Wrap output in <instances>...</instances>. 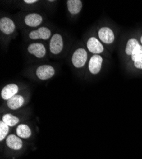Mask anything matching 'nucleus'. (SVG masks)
<instances>
[{
  "mask_svg": "<svg viewBox=\"0 0 142 159\" xmlns=\"http://www.w3.org/2000/svg\"><path fill=\"white\" fill-rule=\"evenodd\" d=\"M14 19L18 28L23 30V32L38 28L46 24L45 16L38 11H22L18 13Z\"/></svg>",
  "mask_w": 142,
  "mask_h": 159,
  "instance_id": "obj_1",
  "label": "nucleus"
},
{
  "mask_svg": "<svg viewBox=\"0 0 142 159\" xmlns=\"http://www.w3.org/2000/svg\"><path fill=\"white\" fill-rule=\"evenodd\" d=\"M91 56L84 43L78 44L72 49L69 57L70 64L72 69L79 76H83L85 75Z\"/></svg>",
  "mask_w": 142,
  "mask_h": 159,
  "instance_id": "obj_2",
  "label": "nucleus"
},
{
  "mask_svg": "<svg viewBox=\"0 0 142 159\" xmlns=\"http://www.w3.org/2000/svg\"><path fill=\"white\" fill-rule=\"evenodd\" d=\"M18 25L14 19L10 16L3 15L0 17V38L3 48L8 47L10 42L17 36Z\"/></svg>",
  "mask_w": 142,
  "mask_h": 159,
  "instance_id": "obj_3",
  "label": "nucleus"
},
{
  "mask_svg": "<svg viewBox=\"0 0 142 159\" xmlns=\"http://www.w3.org/2000/svg\"><path fill=\"white\" fill-rule=\"evenodd\" d=\"M57 74L56 66L50 64H39L33 66L25 71V75L34 80L45 82L54 77Z\"/></svg>",
  "mask_w": 142,
  "mask_h": 159,
  "instance_id": "obj_4",
  "label": "nucleus"
},
{
  "mask_svg": "<svg viewBox=\"0 0 142 159\" xmlns=\"http://www.w3.org/2000/svg\"><path fill=\"white\" fill-rule=\"evenodd\" d=\"M49 56L54 59L60 57L67 47L66 38L60 31H54L47 43Z\"/></svg>",
  "mask_w": 142,
  "mask_h": 159,
  "instance_id": "obj_5",
  "label": "nucleus"
},
{
  "mask_svg": "<svg viewBox=\"0 0 142 159\" xmlns=\"http://www.w3.org/2000/svg\"><path fill=\"white\" fill-rule=\"evenodd\" d=\"M23 33L25 41L27 43L37 42L48 43L54 31L53 28L46 24L38 28Z\"/></svg>",
  "mask_w": 142,
  "mask_h": 159,
  "instance_id": "obj_6",
  "label": "nucleus"
},
{
  "mask_svg": "<svg viewBox=\"0 0 142 159\" xmlns=\"http://www.w3.org/2000/svg\"><path fill=\"white\" fill-rule=\"evenodd\" d=\"M25 51L30 58L38 61H46L49 56L47 44L44 42L28 43Z\"/></svg>",
  "mask_w": 142,
  "mask_h": 159,
  "instance_id": "obj_7",
  "label": "nucleus"
},
{
  "mask_svg": "<svg viewBox=\"0 0 142 159\" xmlns=\"http://www.w3.org/2000/svg\"><path fill=\"white\" fill-rule=\"evenodd\" d=\"M83 41L86 49L91 55L101 56L105 52L104 45L95 35H87L84 38Z\"/></svg>",
  "mask_w": 142,
  "mask_h": 159,
  "instance_id": "obj_8",
  "label": "nucleus"
},
{
  "mask_svg": "<svg viewBox=\"0 0 142 159\" xmlns=\"http://www.w3.org/2000/svg\"><path fill=\"white\" fill-rule=\"evenodd\" d=\"M103 57L101 55H91L88 61L85 71V75L88 73L91 76L98 75L102 69Z\"/></svg>",
  "mask_w": 142,
  "mask_h": 159,
  "instance_id": "obj_9",
  "label": "nucleus"
},
{
  "mask_svg": "<svg viewBox=\"0 0 142 159\" xmlns=\"http://www.w3.org/2000/svg\"><path fill=\"white\" fill-rule=\"evenodd\" d=\"M96 36L103 44L110 45L114 43L115 39V33L107 26L100 27L96 33Z\"/></svg>",
  "mask_w": 142,
  "mask_h": 159,
  "instance_id": "obj_10",
  "label": "nucleus"
},
{
  "mask_svg": "<svg viewBox=\"0 0 142 159\" xmlns=\"http://www.w3.org/2000/svg\"><path fill=\"white\" fill-rule=\"evenodd\" d=\"M22 89L20 84L10 83L5 85L1 90V98L3 101H8L18 94Z\"/></svg>",
  "mask_w": 142,
  "mask_h": 159,
  "instance_id": "obj_11",
  "label": "nucleus"
},
{
  "mask_svg": "<svg viewBox=\"0 0 142 159\" xmlns=\"http://www.w3.org/2000/svg\"><path fill=\"white\" fill-rule=\"evenodd\" d=\"M66 6L69 17L72 19H75L82 12L83 2L81 0H66Z\"/></svg>",
  "mask_w": 142,
  "mask_h": 159,
  "instance_id": "obj_12",
  "label": "nucleus"
},
{
  "mask_svg": "<svg viewBox=\"0 0 142 159\" xmlns=\"http://www.w3.org/2000/svg\"><path fill=\"white\" fill-rule=\"evenodd\" d=\"M25 104V98L23 94L20 93L6 101L7 108L13 111H16L21 108L24 107Z\"/></svg>",
  "mask_w": 142,
  "mask_h": 159,
  "instance_id": "obj_13",
  "label": "nucleus"
},
{
  "mask_svg": "<svg viewBox=\"0 0 142 159\" xmlns=\"http://www.w3.org/2000/svg\"><path fill=\"white\" fill-rule=\"evenodd\" d=\"M44 4L40 0H23L19 2V7L24 11H37Z\"/></svg>",
  "mask_w": 142,
  "mask_h": 159,
  "instance_id": "obj_14",
  "label": "nucleus"
},
{
  "mask_svg": "<svg viewBox=\"0 0 142 159\" xmlns=\"http://www.w3.org/2000/svg\"><path fill=\"white\" fill-rule=\"evenodd\" d=\"M5 143L7 147L11 150L18 151L23 147L22 139L19 138L16 134H10L5 139Z\"/></svg>",
  "mask_w": 142,
  "mask_h": 159,
  "instance_id": "obj_15",
  "label": "nucleus"
},
{
  "mask_svg": "<svg viewBox=\"0 0 142 159\" xmlns=\"http://www.w3.org/2000/svg\"><path fill=\"white\" fill-rule=\"evenodd\" d=\"M16 134L22 139H30L33 134L30 126L26 124H20L16 129Z\"/></svg>",
  "mask_w": 142,
  "mask_h": 159,
  "instance_id": "obj_16",
  "label": "nucleus"
},
{
  "mask_svg": "<svg viewBox=\"0 0 142 159\" xmlns=\"http://www.w3.org/2000/svg\"><path fill=\"white\" fill-rule=\"evenodd\" d=\"M1 120L11 128L17 126L21 122V118L14 114L7 113L2 115Z\"/></svg>",
  "mask_w": 142,
  "mask_h": 159,
  "instance_id": "obj_17",
  "label": "nucleus"
},
{
  "mask_svg": "<svg viewBox=\"0 0 142 159\" xmlns=\"http://www.w3.org/2000/svg\"><path fill=\"white\" fill-rule=\"evenodd\" d=\"M10 127L5 124L2 120L0 121V141H5L7 138L9 136Z\"/></svg>",
  "mask_w": 142,
  "mask_h": 159,
  "instance_id": "obj_18",
  "label": "nucleus"
},
{
  "mask_svg": "<svg viewBox=\"0 0 142 159\" xmlns=\"http://www.w3.org/2000/svg\"><path fill=\"white\" fill-rule=\"evenodd\" d=\"M133 65L137 70H142V55L137 58V59L133 62Z\"/></svg>",
  "mask_w": 142,
  "mask_h": 159,
  "instance_id": "obj_19",
  "label": "nucleus"
},
{
  "mask_svg": "<svg viewBox=\"0 0 142 159\" xmlns=\"http://www.w3.org/2000/svg\"><path fill=\"white\" fill-rule=\"evenodd\" d=\"M140 43H141V45H142V35L140 36Z\"/></svg>",
  "mask_w": 142,
  "mask_h": 159,
  "instance_id": "obj_20",
  "label": "nucleus"
}]
</instances>
